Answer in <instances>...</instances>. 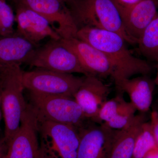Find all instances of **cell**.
<instances>
[{
  "mask_svg": "<svg viewBox=\"0 0 158 158\" xmlns=\"http://www.w3.org/2000/svg\"><path fill=\"white\" fill-rule=\"evenodd\" d=\"M77 38L88 43L104 54L114 69V82L136 75H148L152 67L146 60L135 56L125 40L113 31L85 27L78 30Z\"/></svg>",
  "mask_w": 158,
  "mask_h": 158,
  "instance_id": "6da1fadb",
  "label": "cell"
},
{
  "mask_svg": "<svg viewBox=\"0 0 158 158\" xmlns=\"http://www.w3.org/2000/svg\"><path fill=\"white\" fill-rule=\"evenodd\" d=\"M67 6L78 30L90 27L113 31L136 45L125 30L117 0H75Z\"/></svg>",
  "mask_w": 158,
  "mask_h": 158,
  "instance_id": "7a4b0ae2",
  "label": "cell"
},
{
  "mask_svg": "<svg viewBox=\"0 0 158 158\" xmlns=\"http://www.w3.org/2000/svg\"><path fill=\"white\" fill-rule=\"evenodd\" d=\"M22 72L20 66L17 65L0 76L2 81V109L5 123L3 138L7 146L19 130L23 114L28 105L23 94L24 88Z\"/></svg>",
  "mask_w": 158,
  "mask_h": 158,
  "instance_id": "3957f363",
  "label": "cell"
},
{
  "mask_svg": "<svg viewBox=\"0 0 158 158\" xmlns=\"http://www.w3.org/2000/svg\"><path fill=\"white\" fill-rule=\"evenodd\" d=\"M37 127L40 158H77L80 141L77 128L37 118Z\"/></svg>",
  "mask_w": 158,
  "mask_h": 158,
  "instance_id": "277c9868",
  "label": "cell"
},
{
  "mask_svg": "<svg viewBox=\"0 0 158 158\" xmlns=\"http://www.w3.org/2000/svg\"><path fill=\"white\" fill-rule=\"evenodd\" d=\"M29 92V104L37 119L70 125L79 130L90 121L74 98Z\"/></svg>",
  "mask_w": 158,
  "mask_h": 158,
  "instance_id": "5b68a950",
  "label": "cell"
},
{
  "mask_svg": "<svg viewBox=\"0 0 158 158\" xmlns=\"http://www.w3.org/2000/svg\"><path fill=\"white\" fill-rule=\"evenodd\" d=\"M84 77L36 68L29 71H23L22 79L24 88L29 92L74 98Z\"/></svg>",
  "mask_w": 158,
  "mask_h": 158,
  "instance_id": "8992f818",
  "label": "cell"
},
{
  "mask_svg": "<svg viewBox=\"0 0 158 158\" xmlns=\"http://www.w3.org/2000/svg\"><path fill=\"white\" fill-rule=\"evenodd\" d=\"M28 64L56 72L89 75L75 54L62 43L61 39H50L44 45L37 48Z\"/></svg>",
  "mask_w": 158,
  "mask_h": 158,
  "instance_id": "52a82bcc",
  "label": "cell"
},
{
  "mask_svg": "<svg viewBox=\"0 0 158 158\" xmlns=\"http://www.w3.org/2000/svg\"><path fill=\"white\" fill-rule=\"evenodd\" d=\"M44 17L61 39L77 37V27L69 8L61 0H13Z\"/></svg>",
  "mask_w": 158,
  "mask_h": 158,
  "instance_id": "ba28073f",
  "label": "cell"
},
{
  "mask_svg": "<svg viewBox=\"0 0 158 158\" xmlns=\"http://www.w3.org/2000/svg\"><path fill=\"white\" fill-rule=\"evenodd\" d=\"M38 135L36 114L28 104L5 158H40Z\"/></svg>",
  "mask_w": 158,
  "mask_h": 158,
  "instance_id": "9c48e42d",
  "label": "cell"
},
{
  "mask_svg": "<svg viewBox=\"0 0 158 158\" xmlns=\"http://www.w3.org/2000/svg\"><path fill=\"white\" fill-rule=\"evenodd\" d=\"M89 121L79 130L77 158H108L117 130Z\"/></svg>",
  "mask_w": 158,
  "mask_h": 158,
  "instance_id": "30bf717a",
  "label": "cell"
},
{
  "mask_svg": "<svg viewBox=\"0 0 158 158\" xmlns=\"http://www.w3.org/2000/svg\"><path fill=\"white\" fill-rule=\"evenodd\" d=\"M15 4L17 24L16 34L37 46L41 40L47 37L56 40L61 39L44 17L22 4Z\"/></svg>",
  "mask_w": 158,
  "mask_h": 158,
  "instance_id": "8fae6325",
  "label": "cell"
},
{
  "mask_svg": "<svg viewBox=\"0 0 158 158\" xmlns=\"http://www.w3.org/2000/svg\"><path fill=\"white\" fill-rule=\"evenodd\" d=\"M61 41L75 54L82 67L89 75L99 78H114L113 66L100 51L77 37L61 39Z\"/></svg>",
  "mask_w": 158,
  "mask_h": 158,
  "instance_id": "7c38bea8",
  "label": "cell"
},
{
  "mask_svg": "<svg viewBox=\"0 0 158 158\" xmlns=\"http://www.w3.org/2000/svg\"><path fill=\"white\" fill-rule=\"evenodd\" d=\"M111 92L109 85L105 84L98 77L85 76L81 85L74 96L88 119L96 123L100 109L107 100Z\"/></svg>",
  "mask_w": 158,
  "mask_h": 158,
  "instance_id": "4fadbf2b",
  "label": "cell"
},
{
  "mask_svg": "<svg viewBox=\"0 0 158 158\" xmlns=\"http://www.w3.org/2000/svg\"><path fill=\"white\" fill-rule=\"evenodd\" d=\"M120 7L126 32L137 44L158 14V0H144L127 7L120 5Z\"/></svg>",
  "mask_w": 158,
  "mask_h": 158,
  "instance_id": "5bb4252c",
  "label": "cell"
},
{
  "mask_svg": "<svg viewBox=\"0 0 158 158\" xmlns=\"http://www.w3.org/2000/svg\"><path fill=\"white\" fill-rule=\"evenodd\" d=\"M37 46L15 34L0 35V75L9 69L28 64Z\"/></svg>",
  "mask_w": 158,
  "mask_h": 158,
  "instance_id": "9a60e30c",
  "label": "cell"
},
{
  "mask_svg": "<svg viewBox=\"0 0 158 158\" xmlns=\"http://www.w3.org/2000/svg\"><path fill=\"white\" fill-rule=\"evenodd\" d=\"M115 84L117 91L127 94L137 110L145 113L149 110L155 84L148 75L122 79Z\"/></svg>",
  "mask_w": 158,
  "mask_h": 158,
  "instance_id": "2e32d148",
  "label": "cell"
},
{
  "mask_svg": "<svg viewBox=\"0 0 158 158\" xmlns=\"http://www.w3.org/2000/svg\"><path fill=\"white\" fill-rule=\"evenodd\" d=\"M146 122V115L141 113L126 127L117 130L108 158H132L136 138Z\"/></svg>",
  "mask_w": 158,
  "mask_h": 158,
  "instance_id": "e0dca14e",
  "label": "cell"
},
{
  "mask_svg": "<svg viewBox=\"0 0 158 158\" xmlns=\"http://www.w3.org/2000/svg\"><path fill=\"white\" fill-rule=\"evenodd\" d=\"M137 44L143 56L158 63V14L138 40Z\"/></svg>",
  "mask_w": 158,
  "mask_h": 158,
  "instance_id": "ac0fdd59",
  "label": "cell"
},
{
  "mask_svg": "<svg viewBox=\"0 0 158 158\" xmlns=\"http://www.w3.org/2000/svg\"><path fill=\"white\" fill-rule=\"evenodd\" d=\"M157 147L150 122L142 125L136 138L132 158H143L148 152Z\"/></svg>",
  "mask_w": 158,
  "mask_h": 158,
  "instance_id": "d6986e66",
  "label": "cell"
},
{
  "mask_svg": "<svg viewBox=\"0 0 158 158\" xmlns=\"http://www.w3.org/2000/svg\"><path fill=\"white\" fill-rule=\"evenodd\" d=\"M123 94L118 91L115 98L107 100L103 104L98 114L96 123L102 124L106 122L123 109L127 102L123 98Z\"/></svg>",
  "mask_w": 158,
  "mask_h": 158,
  "instance_id": "ffe728a7",
  "label": "cell"
},
{
  "mask_svg": "<svg viewBox=\"0 0 158 158\" xmlns=\"http://www.w3.org/2000/svg\"><path fill=\"white\" fill-rule=\"evenodd\" d=\"M137 110L132 104L127 102L120 111L109 121L102 123L113 130L122 129L126 127L132 121Z\"/></svg>",
  "mask_w": 158,
  "mask_h": 158,
  "instance_id": "44dd1931",
  "label": "cell"
},
{
  "mask_svg": "<svg viewBox=\"0 0 158 158\" xmlns=\"http://www.w3.org/2000/svg\"><path fill=\"white\" fill-rule=\"evenodd\" d=\"M15 15L7 0H0V35L4 37L15 34Z\"/></svg>",
  "mask_w": 158,
  "mask_h": 158,
  "instance_id": "7402d4cb",
  "label": "cell"
},
{
  "mask_svg": "<svg viewBox=\"0 0 158 158\" xmlns=\"http://www.w3.org/2000/svg\"><path fill=\"white\" fill-rule=\"evenodd\" d=\"M151 120L149 122L151 126L153 135L155 140L157 147L158 148V112L153 110L151 114Z\"/></svg>",
  "mask_w": 158,
  "mask_h": 158,
  "instance_id": "603a6c76",
  "label": "cell"
},
{
  "mask_svg": "<svg viewBox=\"0 0 158 158\" xmlns=\"http://www.w3.org/2000/svg\"><path fill=\"white\" fill-rule=\"evenodd\" d=\"M8 150V146L4 138H0V158H5Z\"/></svg>",
  "mask_w": 158,
  "mask_h": 158,
  "instance_id": "cb8c5ba5",
  "label": "cell"
},
{
  "mask_svg": "<svg viewBox=\"0 0 158 158\" xmlns=\"http://www.w3.org/2000/svg\"><path fill=\"white\" fill-rule=\"evenodd\" d=\"M144 0H117L118 4L123 7H127L135 5Z\"/></svg>",
  "mask_w": 158,
  "mask_h": 158,
  "instance_id": "d4e9b609",
  "label": "cell"
},
{
  "mask_svg": "<svg viewBox=\"0 0 158 158\" xmlns=\"http://www.w3.org/2000/svg\"><path fill=\"white\" fill-rule=\"evenodd\" d=\"M143 158H158V148L156 147L150 151Z\"/></svg>",
  "mask_w": 158,
  "mask_h": 158,
  "instance_id": "484cf974",
  "label": "cell"
},
{
  "mask_svg": "<svg viewBox=\"0 0 158 158\" xmlns=\"http://www.w3.org/2000/svg\"><path fill=\"white\" fill-rule=\"evenodd\" d=\"M2 81L0 79V123H1V119H2ZM1 129L0 128V132Z\"/></svg>",
  "mask_w": 158,
  "mask_h": 158,
  "instance_id": "4316f807",
  "label": "cell"
},
{
  "mask_svg": "<svg viewBox=\"0 0 158 158\" xmlns=\"http://www.w3.org/2000/svg\"><path fill=\"white\" fill-rule=\"evenodd\" d=\"M156 67L157 69V74L155 80H154V82L155 85H158V63L156 65Z\"/></svg>",
  "mask_w": 158,
  "mask_h": 158,
  "instance_id": "83f0119b",
  "label": "cell"
},
{
  "mask_svg": "<svg viewBox=\"0 0 158 158\" xmlns=\"http://www.w3.org/2000/svg\"><path fill=\"white\" fill-rule=\"evenodd\" d=\"M61 1H62L63 2L65 3L66 5H68L69 4L73 2L75 0H61Z\"/></svg>",
  "mask_w": 158,
  "mask_h": 158,
  "instance_id": "f1b7e54d",
  "label": "cell"
},
{
  "mask_svg": "<svg viewBox=\"0 0 158 158\" xmlns=\"http://www.w3.org/2000/svg\"></svg>",
  "mask_w": 158,
  "mask_h": 158,
  "instance_id": "f546056e",
  "label": "cell"
}]
</instances>
